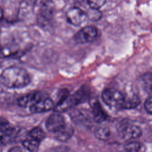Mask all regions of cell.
<instances>
[{
	"label": "cell",
	"mask_w": 152,
	"mask_h": 152,
	"mask_svg": "<svg viewBox=\"0 0 152 152\" xmlns=\"http://www.w3.org/2000/svg\"><path fill=\"white\" fill-rule=\"evenodd\" d=\"M2 84L9 88H20L27 86L30 81V76L23 68L11 66L5 68L1 74Z\"/></svg>",
	"instance_id": "6da1fadb"
},
{
	"label": "cell",
	"mask_w": 152,
	"mask_h": 152,
	"mask_svg": "<svg viewBox=\"0 0 152 152\" xmlns=\"http://www.w3.org/2000/svg\"><path fill=\"white\" fill-rule=\"evenodd\" d=\"M103 102L113 109H123L125 96L119 90L113 88L104 89L102 93Z\"/></svg>",
	"instance_id": "7a4b0ae2"
},
{
	"label": "cell",
	"mask_w": 152,
	"mask_h": 152,
	"mask_svg": "<svg viewBox=\"0 0 152 152\" xmlns=\"http://www.w3.org/2000/svg\"><path fill=\"white\" fill-rule=\"evenodd\" d=\"M54 14V6L50 0H43L39 10L37 22L41 27H45L51 23Z\"/></svg>",
	"instance_id": "3957f363"
},
{
	"label": "cell",
	"mask_w": 152,
	"mask_h": 152,
	"mask_svg": "<svg viewBox=\"0 0 152 152\" xmlns=\"http://www.w3.org/2000/svg\"><path fill=\"white\" fill-rule=\"evenodd\" d=\"M65 16L67 21L70 24L75 27L83 26L88 20L86 12L77 6L69 8L66 11Z\"/></svg>",
	"instance_id": "277c9868"
},
{
	"label": "cell",
	"mask_w": 152,
	"mask_h": 152,
	"mask_svg": "<svg viewBox=\"0 0 152 152\" xmlns=\"http://www.w3.org/2000/svg\"><path fill=\"white\" fill-rule=\"evenodd\" d=\"M97 36V29L94 26H86L78 31L74 36V40L78 44H86L94 42Z\"/></svg>",
	"instance_id": "5b68a950"
},
{
	"label": "cell",
	"mask_w": 152,
	"mask_h": 152,
	"mask_svg": "<svg viewBox=\"0 0 152 152\" xmlns=\"http://www.w3.org/2000/svg\"><path fill=\"white\" fill-rule=\"evenodd\" d=\"M119 131V137L124 140H131L140 137L142 134L141 128L136 125L127 124L122 126Z\"/></svg>",
	"instance_id": "8992f818"
},
{
	"label": "cell",
	"mask_w": 152,
	"mask_h": 152,
	"mask_svg": "<svg viewBox=\"0 0 152 152\" xmlns=\"http://www.w3.org/2000/svg\"><path fill=\"white\" fill-rule=\"evenodd\" d=\"M55 104L53 100L48 97L42 96L30 107L33 113H43L53 109Z\"/></svg>",
	"instance_id": "52a82bcc"
},
{
	"label": "cell",
	"mask_w": 152,
	"mask_h": 152,
	"mask_svg": "<svg viewBox=\"0 0 152 152\" xmlns=\"http://www.w3.org/2000/svg\"><path fill=\"white\" fill-rule=\"evenodd\" d=\"M65 124L64 116L57 112L49 116L46 121L45 126L48 131L54 133L61 128Z\"/></svg>",
	"instance_id": "ba28073f"
},
{
	"label": "cell",
	"mask_w": 152,
	"mask_h": 152,
	"mask_svg": "<svg viewBox=\"0 0 152 152\" xmlns=\"http://www.w3.org/2000/svg\"><path fill=\"white\" fill-rule=\"evenodd\" d=\"M18 135V131L12 125L0 129V145H7L11 143L15 140Z\"/></svg>",
	"instance_id": "9c48e42d"
},
{
	"label": "cell",
	"mask_w": 152,
	"mask_h": 152,
	"mask_svg": "<svg viewBox=\"0 0 152 152\" xmlns=\"http://www.w3.org/2000/svg\"><path fill=\"white\" fill-rule=\"evenodd\" d=\"M91 113L94 121L97 123H102L108 118L107 113L102 108L98 100H93L91 103Z\"/></svg>",
	"instance_id": "30bf717a"
},
{
	"label": "cell",
	"mask_w": 152,
	"mask_h": 152,
	"mask_svg": "<svg viewBox=\"0 0 152 152\" xmlns=\"http://www.w3.org/2000/svg\"><path fill=\"white\" fill-rule=\"evenodd\" d=\"M43 96L40 92L30 93L26 94L18 100V104L21 107H30Z\"/></svg>",
	"instance_id": "8fae6325"
},
{
	"label": "cell",
	"mask_w": 152,
	"mask_h": 152,
	"mask_svg": "<svg viewBox=\"0 0 152 152\" xmlns=\"http://www.w3.org/2000/svg\"><path fill=\"white\" fill-rule=\"evenodd\" d=\"M74 129L72 126L65 124L58 131L54 132V137L59 141L65 142L71 138L74 134Z\"/></svg>",
	"instance_id": "7c38bea8"
},
{
	"label": "cell",
	"mask_w": 152,
	"mask_h": 152,
	"mask_svg": "<svg viewBox=\"0 0 152 152\" xmlns=\"http://www.w3.org/2000/svg\"><path fill=\"white\" fill-rule=\"evenodd\" d=\"M124 96L125 100L123 109H132L135 108L141 103L139 97L135 94Z\"/></svg>",
	"instance_id": "4fadbf2b"
},
{
	"label": "cell",
	"mask_w": 152,
	"mask_h": 152,
	"mask_svg": "<svg viewBox=\"0 0 152 152\" xmlns=\"http://www.w3.org/2000/svg\"><path fill=\"white\" fill-rule=\"evenodd\" d=\"M40 142L39 141L27 136L26 138L22 140V144L24 148L30 151V152H36L39 150Z\"/></svg>",
	"instance_id": "5bb4252c"
},
{
	"label": "cell",
	"mask_w": 152,
	"mask_h": 152,
	"mask_svg": "<svg viewBox=\"0 0 152 152\" xmlns=\"http://www.w3.org/2000/svg\"><path fill=\"white\" fill-rule=\"evenodd\" d=\"M94 133L96 138L101 141H107L110 137V130L107 126H97L94 129Z\"/></svg>",
	"instance_id": "9a60e30c"
},
{
	"label": "cell",
	"mask_w": 152,
	"mask_h": 152,
	"mask_svg": "<svg viewBox=\"0 0 152 152\" xmlns=\"http://www.w3.org/2000/svg\"><path fill=\"white\" fill-rule=\"evenodd\" d=\"M141 85L144 91L148 93L152 92V72H148L141 77Z\"/></svg>",
	"instance_id": "2e32d148"
},
{
	"label": "cell",
	"mask_w": 152,
	"mask_h": 152,
	"mask_svg": "<svg viewBox=\"0 0 152 152\" xmlns=\"http://www.w3.org/2000/svg\"><path fill=\"white\" fill-rule=\"evenodd\" d=\"M28 136L41 142L45 138L46 134L41 128L37 126L33 128L28 133Z\"/></svg>",
	"instance_id": "e0dca14e"
},
{
	"label": "cell",
	"mask_w": 152,
	"mask_h": 152,
	"mask_svg": "<svg viewBox=\"0 0 152 152\" xmlns=\"http://www.w3.org/2000/svg\"><path fill=\"white\" fill-rule=\"evenodd\" d=\"M141 147L140 142L136 141H131L125 144L124 149L125 152H139Z\"/></svg>",
	"instance_id": "ac0fdd59"
},
{
	"label": "cell",
	"mask_w": 152,
	"mask_h": 152,
	"mask_svg": "<svg viewBox=\"0 0 152 152\" xmlns=\"http://www.w3.org/2000/svg\"><path fill=\"white\" fill-rule=\"evenodd\" d=\"M86 13L88 17V19L91 21H97L100 20L102 17L101 12L97 9L90 8Z\"/></svg>",
	"instance_id": "d6986e66"
},
{
	"label": "cell",
	"mask_w": 152,
	"mask_h": 152,
	"mask_svg": "<svg viewBox=\"0 0 152 152\" xmlns=\"http://www.w3.org/2000/svg\"><path fill=\"white\" fill-rule=\"evenodd\" d=\"M106 1V0H87V3L90 8L99 10L104 5Z\"/></svg>",
	"instance_id": "ffe728a7"
},
{
	"label": "cell",
	"mask_w": 152,
	"mask_h": 152,
	"mask_svg": "<svg viewBox=\"0 0 152 152\" xmlns=\"http://www.w3.org/2000/svg\"><path fill=\"white\" fill-rule=\"evenodd\" d=\"M144 106L145 111L148 113L152 115V96H150L145 100Z\"/></svg>",
	"instance_id": "44dd1931"
},
{
	"label": "cell",
	"mask_w": 152,
	"mask_h": 152,
	"mask_svg": "<svg viewBox=\"0 0 152 152\" xmlns=\"http://www.w3.org/2000/svg\"><path fill=\"white\" fill-rule=\"evenodd\" d=\"M12 125L6 119L0 117V129H4Z\"/></svg>",
	"instance_id": "7402d4cb"
},
{
	"label": "cell",
	"mask_w": 152,
	"mask_h": 152,
	"mask_svg": "<svg viewBox=\"0 0 152 152\" xmlns=\"http://www.w3.org/2000/svg\"><path fill=\"white\" fill-rule=\"evenodd\" d=\"M8 152H26L25 150H24V148L18 147V146H16V147H14L12 148H11Z\"/></svg>",
	"instance_id": "603a6c76"
},
{
	"label": "cell",
	"mask_w": 152,
	"mask_h": 152,
	"mask_svg": "<svg viewBox=\"0 0 152 152\" xmlns=\"http://www.w3.org/2000/svg\"><path fill=\"white\" fill-rule=\"evenodd\" d=\"M73 1L75 4H78V5H82L85 1L87 2V0H73Z\"/></svg>",
	"instance_id": "cb8c5ba5"
},
{
	"label": "cell",
	"mask_w": 152,
	"mask_h": 152,
	"mask_svg": "<svg viewBox=\"0 0 152 152\" xmlns=\"http://www.w3.org/2000/svg\"><path fill=\"white\" fill-rule=\"evenodd\" d=\"M4 18V11L1 7H0V23L2 22Z\"/></svg>",
	"instance_id": "d4e9b609"
},
{
	"label": "cell",
	"mask_w": 152,
	"mask_h": 152,
	"mask_svg": "<svg viewBox=\"0 0 152 152\" xmlns=\"http://www.w3.org/2000/svg\"><path fill=\"white\" fill-rule=\"evenodd\" d=\"M1 43H0V50H1Z\"/></svg>",
	"instance_id": "484cf974"
}]
</instances>
